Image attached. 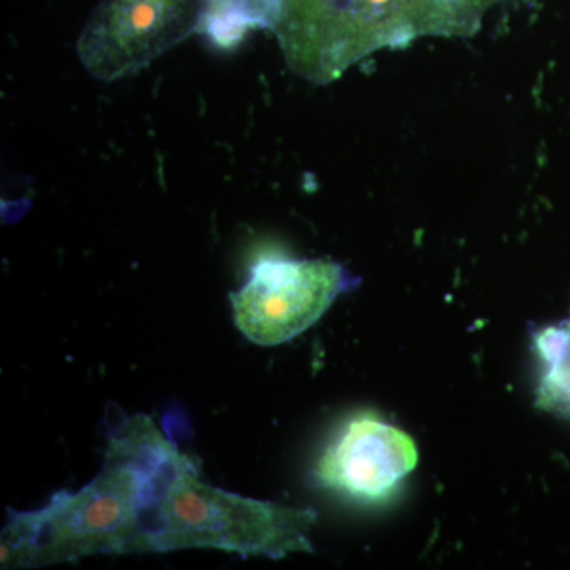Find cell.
I'll return each instance as SVG.
<instances>
[{
  "label": "cell",
  "instance_id": "4",
  "mask_svg": "<svg viewBox=\"0 0 570 570\" xmlns=\"http://www.w3.org/2000/svg\"><path fill=\"white\" fill-rule=\"evenodd\" d=\"M351 287V275L336 262L262 257L230 295L236 328L257 346H279L316 324Z\"/></svg>",
  "mask_w": 570,
  "mask_h": 570
},
{
  "label": "cell",
  "instance_id": "7",
  "mask_svg": "<svg viewBox=\"0 0 570 570\" xmlns=\"http://www.w3.org/2000/svg\"><path fill=\"white\" fill-rule=\"evenodd\" d=\"M534 348L542 363L535 403L543 411L570 419V317L535 333Z\"/></svg>",
  "mask_w": 570,
  "mask_h": 570
},
{
  "label": "cell",
  "instance_id": "1",
  "mask_svg": "<svg viewBox=\"0 0 570 570\" xmlns=\"http://www.w3.org/2000/svg\"><path fill=\"white\" fill-rule=\"evenodd\" d=\"M163 431L146 415L124 419L108 439L102 471L77 493L13 512L2 531V568H41L92 554L142 553V510Z\"/></svg>",
  "mask_w": 570,
  "mask_h": 570
},
{
  "label": "cell",
  "instance_id": "6",
  "mask_svg": "<svg viewBox=\"0 0 570 570\" xmlns=\"http://www.w3.org/2000/svg\"><path fill=\"white\" fill-rule=\"evenodd\" d=\"M414 441L376 419L352 420L318 461L316 479L325 489L358 501L387 498L401 479L417 466Z\"/></svg>",
  "mask_w": 570,
  "mask_h": 570
},
{
  "label": "cell",
  "instance_id": "3",
  "mask_svg": "<svg viewBox=\"0 0 570 570\" xmlns=\"http://www.w3.org/2000/svg\"><path fill=\"white\" fill-rule=\"evenodd\" d=\"M314 523V510L258 501L209 485L202 479L197 461L183 453L157 505L153 553L190 549L268 558L311 553Z\"/></svg>",
  "mask_w": 570,
  "mask_h": 570
},
{
  "label": "cell",
  "instance_id": "2",
  "mask_svg": "<svg viewBox=\"0 0 570 570\" xmlns=\"http://www.w3.org/2000/svg\"><path fill=\"white\" fill-rule=\"evenodd\" d=\"M498 0H279L276 32L288 66L336 80L370 52L423 36H469Z\"/></svg>",
  "mask_w": 570,
  "mask_h": 570
},
{
  "label": "cell",
  "instance_id": "5",
  "mask_svg": "<svg viewBox=\"0 0 570 570\" xmlns=\"http://www.w3.org/2000/svg\"><path fill=\"white\" fill-rule=\"evenodd\" d=\"M206 0H104L78 40L96 80L132 77L200 29Z\"/></svg>",
  "mask_w": 570,
  "mask_h": 570
}]
</instances>
